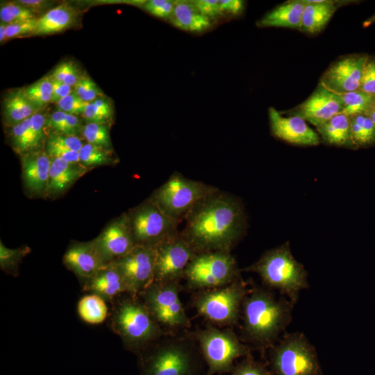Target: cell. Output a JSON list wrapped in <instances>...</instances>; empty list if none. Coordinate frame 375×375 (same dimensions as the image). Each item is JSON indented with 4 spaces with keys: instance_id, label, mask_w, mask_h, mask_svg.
Segmentation results:
<instances>
[{
    "instance_id": "obj_1",
    "label": "cell",
    "mask_w": 375,
    "mask_h": 375,
    "mask_svg": "<svg viewBox=\"0 0 375 375\" xmlns=\"http://www.w3.org/2000/svg\"><path fill=\"white\" fill-rule=\"evenodd\" d=\"M181 233L197 253L230 251L245 231L242 203L219 189L198 203L185 217Z\"/></svg>"
},
{
    "instance_id": "obj_2",
    "label": "cell",
    "mask_w": 375,
    "mask_h": 375,
    "mask_svg": "<svg viewBox=\"0 0 375 375\" xmlns=\"http://www.w3.org/2000/svg\"><path fill=\"white\" fill-rule=\"evenodd\" d=\"M243 331L258 347H267L276 340L291 319L290 302L272 293L256 288L247 293L242 306Z\"/></svg>"
},
{
    "instance_id": "obj_3",
    "label": "cell",
    "mask_w": 375,
    "mask_h": 375,
    "mask_svg": "<svg viewBox=\"0 0 375 375\" xmlns=\"http://www.w3.org/2000/svg\"><path fill=\"white\" fill-rule=\"evenodd\" d=\"M189 337L169 338L141 357L140 375H201L203 358Z\"/></svg>"
},
{
    "instance_id": "obj_4",
    "label": "cell",
    "mask_w": 375,
    "mask_h": 375,
    "mask_svg": "<svg viewBox=\"0 0 375 375\" xmlns=\"http://www.w3.org/2000/svg\"><path fill=\"white\" fill-rule=\"evenodd\" d=\"M246 270L258 274L266 285L286 294L292 303L308 286L306 272L292 256L288 243L266 251Z\"/></svg>"
},
{
    "instance_id": "obj_5",
    "label": "cell",
    "mask_w": 375,
    "mask_h": 375,
    "mask_svg": "<svg viewBox=\"0 0 375 375\" xmlns=\"http://www.w3.org/2000/svg\"><path fill=\"white\" fill-rule=\"evenodd\" d=\"M195 338L207 366L204 375L228 374L237 360L250 355L249 348L228 328L210 326L198 331Z\"/></svg>"
},
{
    "instance_id": "obj_6",
    "label": "cell",
    "mask_w": 375,
    "mask_h": 375,
    "mask_svg": "<svg viewBox=\"0 0 375 375\" xmlns=\"http://www.w3.org/2000/svg\"><path fill=\"white\" fill-rule=\"evenodd\" d=\"M217 190L175 172L149 199L167 216L181 222L198 203Z\"/></svg>"
},
{
    "instance_id": "obj_7",
    "label": "cell",
    "mask_w": 375,
    "mask_h": 375,
    "mask_svg": "<svg viewBox=\"0 0 375 375\" xmlns=\"http://www.w3.org/2000/svg\"><path fill=\"white\" fill-rule=\"evenodd\" d=\"M269 365L274 375H322L314 347L299 333L285 335L272 347Z\"/></svg>"
},
{
    "instance_id": "obj_8",
    "label": "cell",
    "mask_w": 375,
    "mask_h": 375,
    "mask_svg": "<svg viewBox=\"0 0 375 375\" xmlns=\"http://www.w3.org/2000/svg\"><path fill=\"white\" fill-rule=\"evenodd\" d=\"M247 293L245 284L238 279L224 286L199 291L193 305L197 312L210 323L228 326L238 322Z\"/></svg>"
},
{
    "instance_id": "obj_9",
    "label": "cell",
    "mask_w": 375,
    "mask_h": 375,
    "mask_svg": "<svg viewBox=\"0 0 375 375\" xmlns=\"http://www.w3.org/2000/svg\"><path fill=\"white\" fill-rule=\"evenodd\" d=\"M183 278L188 288L201 291L230 284L240 279V274L230 251H208L193 257Z\"/></svg>"
},
{
    "instance_id": "obj_10",
    "label": "cell",
    "mask_w": 375,
    "mask_h": 375,
    "mask_svg": "<svg viewBox=\"0 0 375 375\" xmlns=\"http://www.w3.org/2000/svg\"><path fill=\"white\" fill-rule=\"evenodd\" d=\"M114 328L126 345L139 350L157 340L165 331L155 322L143 301L127 299L117 308Z\"/></svg>"
},
{
    "instance_id": "obj_11",
    "label": "cell",
    "mask_w": 375,
    "mask_h": 375,
    "mask_svg": "<svg viewBox=\"0 0 375 375\" xmlns=\"http://www.w3.org/2000/svg\"><path fill=\"white\" fill-rule=\"evenodd\" d=\"M179 290L178 281L153 283L140 293L150 315L165 331L170 333L190 326Z\"/></svg>"
},
{
    "instance_id": "obj_12",
    "label": "cell",
    "mask_w": 375,
    "mask_h": 375,
    "mask_svg": "<svg viewBox=\"0 0 375 375\" xmlns=\"http://www.w3.org/2000/svg\"><path fill=\"white\" fill-rule=\"evenodd\" d=\"M128 216L135 245L155 247L178 231L180 222L167 216L149 199Z\"/></svg>"
},
{
    "instance_id": "obj_13",
    "label": "cell",
    "mask_w": 375,
    "mask_h": 375,
    "mask_svg": "<svg viewBox=\"0 0 375 375\" xmlns=\"http://www.w3.org/2000/svg\"><path fill=\"white\" fill-rule=\"evenodd\" d=\"M155 274L153 283L179 282L196 251L181 231L154 247Z\"/></svg>"
},
{
    "instance_id": "obj_14",
    "label": "cell",
    "mask_w": 375,
    "mask_h": 375,
    "mask_svg": "<svg viewBox=\"0 0 375 375\" xmlns=\"http://www.w3.org/2000/svg\"><path fill=\"white\" fill-rule=\"evenodd\" d=\"M113 262L121 272L130 294H140L153 283L156 265L154 247L135 245Z\"/></svg>"
},
{
    "instance_id": "obj_15",
    "label": "cell",
    "mask_w": 375,
    "mask_h": 375,
    "mask_svg": "<svg viewBox=\"0 0 375 375\" xmlns=\"http://www.w3.org/2000/svg\"><path fill=\"white\" fill-rule=\"evenodd\" d=\"M368 59L365 55H350L339 58L324 73L319 83L338 94L357 90Z\"/></svg>"
},
{
    "instance_id": "obj_16",
    "label": "cell",
    "mask_w": 375,
    "mask_h": 375,
    "mask_svg": "<svg viewBox=\"0 0 375 375\" xmlns=\"http://www.w3.org/2000/svg\"><path fill=\"white\" fill-rule=\"evenodd\" d=\"M92 242L105 265L128 253L135 246L128 214L110 222Z\"/></svg>"
},
{
    "instance_id": "obj_17",
    "label": "cell",
    "mask_w": 375,
    "mask_h": 375,
    "mask_svg": "<svg viewBox=\"0 0 375 375\" xmlns=\"http://www.w3.org/2000/svg\"><path fill=\"white\" fill-rule=\"evenodd\" d=\"M342 101L339 94L319 83L311 95L295 107L290 115L298 116L318 127L341 113Z\"/></svg>"
},
{
    "instance_id": "obj_18",
    "label": "cell",
    "mask_w": 375,
    "mask_h": 375,
    "mask_svg": "<svg viewBox=\"0 0 375 375\" xmlns=\"http://www.w3.org/2000/svg\"><path fill=\"white\" fill-rule=\"evenodd\" d=\"M269 118L272 133L282 140L303 146H315L320 142L318 134L298 116L284 117L270 107Z\"/></svg>"
},
{
    "instance_id": "obj_19",
    "label": "cell",
    "mask_w": 375,
    "mask_h": 375,
    "mask_svg": "<svg viewBox=\"0 0 375 375\" xmlns=\"http://www.w3.org/2000/svg\"><path fill=\"white\" fill-rule=\"evenodd\" d=\"M24 187L31 197L47 196L51 158L44 149L21 155Z\"/></svg>"
},
{
    "instance_id": "obj_20",
    "label": "cell",
    "mask_w": 375,
    "mask_h": 375,
    "mask_svg": "<svg viewBox=\"0 0 375 375\" xmlns=\"http://www.w3.org/2000/svg\"><path fill=\"white\" fill-rule=\"evenodd\" d=\"M46 122V116L39 112L10 127L9 136L13 150L21 156L42 149L47 138Z\"/></svg>"
},
{
    "instance_id": "obj_21",
    "label": "cell",
    "mask_w": 375,
    "mask_h": 375,
    "mask_svg": "<svg viewBox=\"0 0 375 375\" xmlns=\"http://www.w3.org/2000/svg\"><path fill=\"white\" fill-rule=\"evenodd\" d=\"M63 262L85 283L106 265L92 241L70 245L63 256Z\"/></svg>"
},
{
    "instance_id": "obj_22",
    "label": "cell",
    "mask_w": 375,
    "mask_h": 375,
    "mask_svg": "<svg viewBox=\"0 0 375 375\" xmlns=\"http://www.w3.org/2000/svg\"><path fill=\"white\" fill-rule=\"evenodd\" d=\"M88 169L81 163L51 158L47 196L54 198L63 194Z\"/></svg>"
},
{
    "instance_id": "obj_23",
    "label": "cell",
    "mask_w": 375,
    "mask_h": 375,
    "mask_svg": "<svg viewBox=\"0 0 375 375\" xmlns=\"http://www.w3.org/2000/svg\"><path fill=\"white\" fill-rule=\"evenodd\" d=\"M85 288L104 300H110L124 292L130 293L121 272L113 262L104 265L85 283Z\"/></svg>"
},
{
    "instance_id": "obj_24",
    "label": "cell",
    "mask_w": 375,
    "mask_h": 375,
    "mask_svg": "<svg viewBox=\"0 0 375 375\" xmlns=\"http://www.w3.org/2000/svg\"><path fill=\"white\" fill-rule=\"evenodd\" d=\"M303 0L283 3L266 13L257 22L259 27H286L300 30L305 7Z\"/></svg>"
},
{
    "instance_id": "obj_25",
    "label": "cell",
    "mask_w": 375,
    "mask_h": 375,
    "mask_svg": "<svg viewBox=\"0 0 375 375\" xmlns=\"http://www.w3.org/2000/svg\"><path fill=\"white\" fill-rule=\"evenodd\" d=\"M169 20L177 28L192 33H203L212 26V20L202 15L192 1H176Z\"/></svg>"
},
{
    "instance_id": "obj_26",
    "label": "cell",
    "mask_w": 375,
    "mask_h": 375,
    "mask_svg": "<svg viewBox=\"0 0 375 375\" xmlns=\"http://www.w3.org/2000/svg\"><path fill=\"white\" fill-rule=\"evenodd\" d=\"M300 31L315 34L324 29L338 7L339 1H305Z\"/></svg>"
},
{
    "instance_id": "obj_27",
    "label": "cell",
    "mask_w": 375,
    "mask_h": 375,
    "mask_svg": "<svg viewBox=\"0 0 375 375\" xmlns=\"http://www.w3.org/2000/svg\"><path fill=\"white\" fill-rule=\"evenodd\" d=\"M77 15L75 8L67 4L52 8L37 19L33 35H49L64 31L74 24Z\"/></svg>"
},
{
    "instance_id": "obj_28",
    "label": "cell",
    "mask_w": 375,
    "mask_h": 375,
    "mask_svg": "<svg viewBox=\"0 0 375 375\" xmlns=\"http://www.w3.org/2000/svg\"><path fill=\"white\" fill-rule=\"evenodd\" d=\"M3 108L4 123L10 127L39 112L25 96L22 88L7 93L3 99Z\"/></svg>"
},
{
    "instance_id": "obj_29",
    "label": "cell",
    "mask_w": 375,
    "mask_h": 375,
    "mask_svg": "<svg viewBox=\"0 0 375 375\" xmlns=\"http://www.w3.org/2000/svg\"><path fill=\"white\" fill-rule=\"evenodd\" d=\"M317 129L322 139L328 144L340 147L354 145L349 117L343 113L335 115L324 124L317 127Z\"/></svg>"
},
{
    "instance_id": "obj_30",
    "label": "cell",
    "mask_w": 375,
    "mask_h": 375,
    "mask_svg": "<svg viewBox=\"0 0 375 375\" xmlns=\"http://www.w3.org/2000/svg\"><path fill=\"white\" fill-rule=\"evenodd\" d=\"M78 312L86 322L99 324L106 318L108 308L104 299L93 294L85 296L79 301Z\"/></svg>"
},
{
    "instance_id": "obj_31",
    "label": "cell",
    "mask_w": 375,
    "mask_h": 375,
    "mask_svg": "<svg viewBox=\"0 0 375 375\" xmlns=\"http://www.w3.org/2000/svg\"><path fill=\"white\" fill-rule=\"evenodd\" d=\"M46 126L55 132L66 135H77L81 132L83 125L76 115L57 110L47 117Z\"/></svg>"
},
{
    "instance_id": "obj_32",
    "label": "cell",
    "mask_w": 375,
    "mask_h": 375,
    "mask_svg": "<svg viewBox=\"0 0 375 375\" xmlns=\"http://www.w3.org/2000/svg\"><path fill=\"white\" fill-rule=\"evenodd\" d=\"M342 101L343 113L349 117L365 114L374 104L375 95L359 90L339 94Z\"/></svg>"
},
{
    "instance_id": "obj_33",
    "label": "cell",
    "mask_w": 375,
    "mask_h": 375,
    "mask_svg": "<svg viewBox=\"0 0 375 375\" xmlns=\"http://www.w3.org/2000/svg\"><path fill=\"white\" fill-rule=\"evenodd\" d=\"M22 89L25 96L39 112L51 103L53 85L50 76H44Z\"/></svg>"
},
{
    "instance_id": "obj_34",
    "label": "cell",
    "mask_w": 375,
    "mask_h": 375,
    "mask_svg": "<svg viewBox=\"0 0 375 375\" xmlns=\"http://www.w3.org/2000/svg\"><path fill=\"white\" fill-rule=\"evenodd\" d=\"M113 114L112 103L101 97L88 103L82 116L86 123L108 124Z\"/></svg>"
},
{
    "instance_id": "obj_35",
    "label": "cell",
    "mask_w": 375,
    "mask_h": 375,
    "mask_svg": "<svg viewBox=\"0 0 375 375\" xmlns=\"http://www.w3.org/2000/svg\"><path fill=\"white\" fill-rule=\"evenodd\" d=\"M78 153L80 163L89 169L114 162L111 151L88 142L83 144Z\"/></svg>"
},
{
    "instance_id": "obj_36",
    "label": "cell",
    "mask_w": 375,
    "mask_h": 375,
    "mask_svg": "<svg viewBox=\"0 0 375 375\" xmlns=\"http://www.w3.org/2000/svg\"><path fill=\"white\" fill-rule=\"evenodd\" d=\"M81 133L88 143L111 151L108 124L86 123Z\"/></svg>"
},
{
    "instance_id": "obj_37",
    "label": "cell",
    "mask_w": 375,
    "mask_h": 375,
    "mask_svg": "<svg viewBox=\"0 0 375 375\" xmlns=\"http://www.w3.org/2000/svg\"><path fill=\"white\" fill-rule=\"evenodd\" d=\"M1 22L10 24L37 19L35 14L17 1L1 4L0 8Z\"/></svg>"
},
{
    "instance_id": "obj_38",
    "label": "cell",
    "mask_w": 375,
    "mask_h": 375,
    "mask_svg": "<svg viewBox=\"0 0 375 375\" xmlns=\"http://www.w3.org/2000/svg\"><path fill=\"white\" fill-rule=\"evenodd\" d=\"M30 249L27 247L17 249H9L0 242V267L8 273L15 274L20 260L29 253Z\"/></svg>"
},
{
    "instance_id": "obj_39",
    "label": "cell",
    "mask_w": 375,
    "mask_h": 375,
    "mask_svg": "<svg viewBox=\"0 0 375 375\" xmlns=\"http://www.w3.org/2000/svg\"><path fill=\"white\" fill-rule=\"evenodd\" d=\"M84 143L77 135H66L51 132L44 144V150L61 149L79 152Z\"/></svg>"
},
{
    "instance_id": "obj_40",
    "label": "cell",
    "mask_w": 375,
    "mask_h": 375,
    "mask_svg": "<svg viewBox=\"0 0 375 375\" xmlns=\"http://www.w3.org/2000/svg\"><path fill=\"white\" fill-rule=\"evenodd\" d=\"M228 375H274L262 363L254 360L249 355L236 362Z\"/></svg>"
},
{
    "instance_id": "obj_41",
    "label": "cell",
    "mask_w": 375,
    "mask_h": 375,
    "mask_svg": "<svg viewBox=\"0 0 375 375\" xmlns=\"http://www.w3.org/2000/svg\"><path fill=\"white\" fill-rule=\"evenodd\" d=\"M81 74L76 65L72 61H64L53 69L50 77L72 87H74Z\"/></svg>"
},
{
    "instance_id": "obj_42",
    "label": "cell",
    "mask_w": 375,
    "mask_h": 375,
    "mask_svg": "<svg viewBox=\"0 0 375 375\" xmlns=\"http://www.w3.org/2000/svg\"><path fill=\"white\" fill-rule=\"evenodd\" d=\"M74 92L84 101L91 102L102 97V93L95 82L87 74H81L74 87Z\"/></svg>"
},
{
    "instance_id": "obj_43",
    "label": "cell",
    "mask_w": 375,
    "mask_h": 375,
    "mask_svg": "<svg viewBox=\"0 0 375 375\" xmlns=\"http://www.w3.org/2000/svg\"><path fill=\"white\" fill-rule=\"evenodd\" d=\"M175 2L169 0H149L143 3L142 8L158 18L169 19Z\"/></svg>"
},
{
    "instance_id": "obj_44",
    "label": "cell",
    "mask_w": 375,
    "mask_h": 375,
    "mask_svg": "<svg viewBox=\"0 0 375 375\" xmlns=\"http://www.w3.org/2000/svg\"><path fill=\"white\" fill-rule=\"evenodd\" d=\"M88 102L83 101L74 92L60 100L58 110L74 115H83Z\"/></svg>"
},
{
    "instance_id": "obj_45",
    "label": "cell",
    "mask_w": 375,
    "mask_h": 375,
    "mask_svg": "<svg viewBox=\"0 0 375 375\" xmlns=\"http://www.w3.org/2000/svg\"><path fill=\"white\" fill-rule=\"evenodd\" d=\"M359 90L375 95V60L368 59L362 73Z\"/></svg>"
},
{
    "instance_id": "obj_46",
    "label": "cell",
    "mask_w": 375,
    "mask_h": 375,
    "mask_svg": "<svg viewBox=\"0 0 375 375\" xmlns=\"http://www.w3.org/2000/svg\"><path fill=\"white\" fill-rule=\"evenodd\" d=\"M37 19L7 24L6 40L31 33L33 35L36 30Z\"/></svg>"
},
{
    "instance_id": "obj_47",
    "label": "cell",
    "mask_w": 375,
    "mask_h": 375,
    "mask_svg": "<svg viewBox=\"0 0 375 375\" xmlns=\"http://www.w3.org/2000/svg\"><path fill=\"white\" fill-rule=\"evenodd\" d=\"M196 8L210 20L220 17L222 12L219 1L217 0H196L192 1Z\"/></svg>"
},
{
    "instance_id": "obj_48",
    "label": "cell",
    "mask_w": 375,
    "mask_h": 375,
    "mask_svg": "<svg viewBox=\"0 0 375 375\" xmlns=\"http://www.w3.org/2000/svg\"><path fill=\"white\" fill-rule=\"evenodd\" d=\"M219 6L222 15H238L244 8V2L241 0H220Z\"/></svg>"
},
{
    "instance_id": "obj_49",
    "label": "cell",
    "mask_w": 375,
    "mask_h": 375,
    "mask_svg": "<svg viewBox=\"0 0 375 375\" xmlns=\"http://www.w3.org/2000/svg\"><path fill=\"white\" fill-rule=\"evenodd\" d=\"M52 85L53 92L51 103H57L60 100L74 92L73 87L56 80L52 79Z\"/></svg>"
},
{
    "instance_id": "obj_50",
    "label": "cell",
    "mask_w": 375,
    "mask_h": 375,
    "mask_svg": "<svg viewBox=\"0 0 375 375\" xmlns=\"http://www.w3.org/2000/svg\"><path fill=\"white\" fill-rule=\"evenodd\" d=\"M363 145L375 141V124L366 115L362 124Z\"/></svg>"
},
{
    "instance_id": "obj_51",
    "label": "cell",
    "mask_w": 375,
    "mask_h": 375,
    "mask_svg": "<svg viewBox=\"0 0 375 375\" xmlns=\"http://www.w3.org/2000/svg\"><path fill=\"white\" fill-rule=\"evenodd\" d=\"M25 7L28 8L35 14L49 8L53 3L44 0H19L17 1Z\"/></svg>"
},
{
    "instance_id": "obj_52",
    "label": "cell",
    "mask_w": 375,
    "mask_h": 375,
    "mask_svg": "<svg viewBox=\"0 0 375 375\" xmlns=\"http://www.w3.org/2000/svg\"><path fill=\"white\" fill-rule=\"evenodd\" d=\"M7 24L1 22L0 24V42H2L6 40Z\"/></svg>"
},
{
    "instance_id": "obj_53",
    "label": "cell",
    "mask_w": 375,
    "mask_h": 375,
    "mask_svg": "<svg viewBox=\"0 0 375 375\" xmlns=\"http://www.w3.org/2000/svg\"><path fill=\"white\" fill-rule=\"evenodd\" d=\"M374 22H375V14L371 18L367 19L365 22L364 25H365V26H367L370 25L372 23Z\"/></svg>"
},
{
    "instance_id": "obj_54",
    "label": "cell",
    "mask_w": 375,
    "mask_h": 375,
    "mask_svg": "<svg viewBox=\"0 0 375 375\" xmlns=\"http://www.w3.org/2000/svg\"><path fill=\"white\" fill-rule=\"evenodd\" d=\"M374 106H375V105H374Z\"/></svg>"
}]
</instances>
